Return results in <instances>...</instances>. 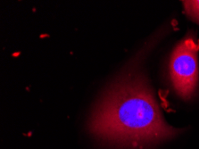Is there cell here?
<instances>
[{"instance_id": "6da1fadb", "label": "cell", "mask_w": 199, "mask_h": 149, "mask_svg": "<svg viewBox=\"0 0 199 149\" xmlns=\"http://www.w3.org/2000/svg\"><path fill=\"white\" fill-rule=\"evenodd\" d=\"M89 126L97 136L138 149L179 133L165 122L151 87L140 75L120 80L106 95Z\"/></svg>"}, {"instance_id": "7a4b0ae2", "label": "cell", "mask_w": 199, "mask_h": 149, "mask_svg": "<svg viewBox=\"0 0 199 149\" xmlns=\"http://www.w3.org/2000/svg\"><path fill=\"white\" fill-rule=\"evenodd\" d=\"M198 50L199 40L188 35L175 47L171 55V81L178 96L184 100L191 99L197 93L199 80Z\"/></svg>"}, {"instance_id": "3957f363", "label": "cell", "mask_w": 199, "mask_h": 149, "mask_svg": "<svg viewBox=\"0 0 199 149\" xmlns=\"http://www.w3.org/2000/svg\"><path fill=\"white\" fill-rule=\"evenodd\" d=\"M185 12L192 20L199 23V0L184 1Z\"/></svg>"}]
</instances>
